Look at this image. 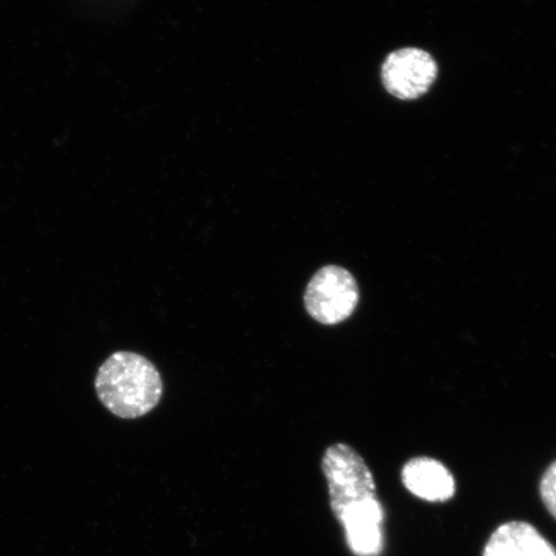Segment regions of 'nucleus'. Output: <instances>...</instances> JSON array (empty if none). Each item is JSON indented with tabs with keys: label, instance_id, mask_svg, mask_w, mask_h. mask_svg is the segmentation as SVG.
<instances>
[{
	"label": "nucleus",
	"instance_id": "nucleus-1",
	"mask_svg": "<svg viewBox=\"0 0 556 556\" xmlns=\"http://www.w3.org/2000/svg\"><path fill=\"white\" fill-rule=\"evenodd\" d=\"M94 388L102 405L121 419L134 420L152 412L163 397L162 375L150 359L121 351L104 361Z\"/></svg>",
	"mask_w": 556,
	"mask_h": 556
},
{
	"label": "nucleus",
	"instance_id": "nucleus-2",
	"mask_svg": "<svg viewBox=\"0 0 556 556\" xmlns=\"http://www.w3.org/2000/svg\"><path fill=\"white\" fill-rule=\"evenodd\" d=\"M321 468L328 482L333 514L348 505L378 496L377 483L370 468L350 444L336 443L326 448Z\"/></svg>",
	"mask_w": 556,
	"mask_h": 556
},
{
	"label": "nucleus",
	"instance_id": "nucleus-3",
	"mask_svg": "<svg viewBox=\"0 0 556 556\" xmlns=\"http://www.w3.org/2000/svg\"><path fill=\"white\" fill-rule=\"evenodd\" d=\"M359 303L356 278L343 267L325 266L311 278L304 293V307L315 321L333 326L353 315Z\"/></svg>",
	"mask_w": 556,
	"mask_h": 556
},
{
	"label": "nucleus",
	"instance_id": "nucleus-4",
	"mask_svg": "<svg viewBox=\"0 0 556 556\" xmlns=\"http://www.w3.org/2000/svg\"><path fill=\"white\" fill-rule=\"evenodd\" d=\"M438 74L434 59L417 48L392 52L381 68L389 93L403 101L419 99L433 86Z\"/></svg>",
	"mask_w": 556,
	"mask_h": 556
},
{
	"label": "nucleus",
	"instance_id": "nucleus-5",
	"mask_svg": "<svg viewBox=\"0 0 556 556\" xmlns=\"http://www.w3.org/2000/svg\"><path fill=\"white\" fill-rule=\"evenodd\" d=\"M343 527L354 556H380L384 552L386 511L378 496L348 505L333 514Z\"/></svg>",
	"mask_w": 556,
	"mask_h": 556
},
{
	"label": "nucleus",
	"instance_id": "nucleus-6",
	"mask_svg": "<svg viewBox=\"0 0 556 556\" xmlns=\"http://www.w3.org/2000/svg\"><path fill=\"white\" fill-rule=\"evenodd\" d=\"M401 478L409 493L427 503H448L456 495L454 475L432 457L412 458L403 467Z\"/></svg>",
	"mask_w": 556,
	"mask_h": 556
},
{
	"label": "nucleus",
	"instance_id": "nucleus-7",
	"mask_svg": "<svg viewBox=\"0 0 556 556\" xmlns=\"http://www.w3.org/2000/svg\"><path fill=\"white\" fill-rule=\"evenodd\" d=\"M482 556H556V547L527 521H507L486 541Z\"/></svg>",
	"mask_w": 556,
	"mask_h": 556
},
{
	"label": "nucleus",
	"instance_id": "nucleus-8",
	"mask_svg": "<svg viewBox=\"0 0 556 556\" xmlns=\"http://www.w3.org/2000/svg\"><path fill=\"white\" fill-rule=\"evenodd\" d=\"M540 496L547 511L556 519V462L546 469L541 478Z\"/></svg>",
	"mask_w": 556,
	"mask_h": 556
}]
</instances>
